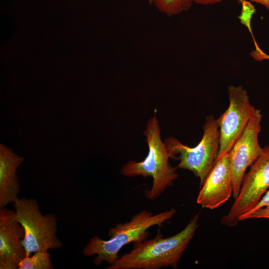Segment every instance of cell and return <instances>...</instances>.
I'll use <instances>...</instances> for the list:
<instances>
[{
  "instance_id": "1",
  "label": "cell",
  "mask_w": 269,
  "mask_h": 269,
  "mask_svg": "<svg viewBox=\"0 0 269 269\" xmlns=\"http://www.w3.org/2000/svg\"><path fill=\"white\" fill-rule=\"evenodd\" d=\"M199 213L195 215L185 227L175 235L163 238L158 231L156 236L134 243L133 249L119 258L107 269H176L187 246L193 238L199 224Z\"/></svg>"
},
{
  "instance_id": "2",
  "label": "cell",
  "mask_w": 269,
  "mask_h": 269,
  "mask_svg": "<svg viewBox=\"0 0 269 269\" xmlns=\"http://www.w3.org/2000/svg\"><path fill=\"white\" fill-rule=\"evenodd\" d=\"M176 212V210L173 208L155 215L143 210L134 215L129 222L120 223L109 228V240H104L96 235L93 236L83 249L84 256L96 255L93 260L96 266L100 265L103 262L112 265L119 258V252L124 246L146 240L149 234V228L161 226L171 219Z\"/></svg>"
},
{
  "instance_id": "3",
  "label": "cell",
  "mask_w": 269,
  "mask_h": 269,
  "mask_svg": "<svg viewBox=\"0 0 269 269\" xmlns=\"http://www.w3.org/2000/svg\"><path fill=\"white\" fill-rule=\"evenodd\" d=\"M143 135L148 145L147 156L141 161H129L122 166L121 173L127 177H151V188L145 191V195L149 200H155L173 184L178 175L176 172L177 167H173L169 161L170 156L161 140L155 113L148 120Z\"/></svg>"
},
{
  "instance_id": "4",
  "label": "cell",
  "mask_w": 269,
  "mask_h": 269,
  "mask_svg": "<svg viewBox=\"0 0 269 269\" xmlns=\"http://www.w3.org/2000/svg\"><path fill=\"white\" fill-rule=\"evenodd\" d=\"M203 134L200 142L194 147L182 143L174 137L165 139L170 158L180 162L177 168L192 171L200 179V187L213 167L220 149V131L217 119L213 115L206 118Z\"/></svg>"
},
{
  "instance_id": "5",
  "label": "cell",
  "mask_w": 269,
  "mask_h": 269,
  "mask_svg": "<svg viewBox=\"0 0 269 269\" xmlns=\"http://www.w3.org/2000/svg\"><path fill=\"white\" fill-rule=\"evenodd\" d=\"M13 205L16 219L24 228L21 243L26 256L62 248L63 243L56 236L57 219L54 215H43L34 199L18 198Z\"/></svg>"
},
{
  "instance_id": "6",
  "label": "cell",
  "mask_w": 269,
  "mask_h": 269,
  "mask_svg": "<svg viewBox=\"0 0 269 269\" xmlns=\"http://www.w3.org/2000/svg\"><path fill=\"white\" fill-rule=\"evenodd\" d=\"M269 187V146L263 147L260 155L245 174L240 191L228 213L220 220L223 225L236 226L239 218L251 211Z\"/></svg>"
},
{
  "instance_id": "7",
  "label": "cell",
  "mask_w": 269,
  "mask_h": 269,
  "mask_svg": "<svg viewBox=\"0 0 269 269\" xmlns=\"http://www.w3.org/2000/svg\"><path fill=\"white\" fill-rule=\"evenodd\" d=\"M228 92L229 107L217 119L220 131L217 159L230 152L257 109L251 103L247 91L242 86L231 85Z\"/></svg>"
},
{
  "instance_id": "8",
  "label": "cell",
  "mask_w": 269,
  "mask_h": 269,
  "mask_svg": "<svg viewBox=\"0 0 269 269\" xmlns=\"http://www.w3.org/2000/svg\"><path fill=\"white\" fill-rule=\"evenodd\" d=\"M262 118L261 110L256 109L254 115L228 153L235 200L239 194L247 168L253 164L263 151V147L259 142Z\"/></svg>"
},
{
  "instance_id": "9",
  "label": "cell",
  "mask_w": 269,
  "mask_h": 269,
  "mask_svg": "<svg viewBox=\"0 0 269 269\" xmlns=\"http://www.w3.org/2000/svg\"><path fill=\"white\" fill-rule=\"evenodd\" d=\"M24 228L17 220L15 210L0 208V269H16L26 256L21 241Z\"/></svg>"
},
{
  "instance_id": "10",
  "label": "cell",
  "mask_w": 269,
  "mask_h": 269,
  "mask_svg": "<svg viewBox=\"0 0 269 269\" xmlns=\"http://www.w3.org/2000/svg\"><path fill=\"white\" fill-rule=\"evenodd\" d=\"M201 188L196 202L203 208L214 209L229 200L233 184L228 153L216 160Z\"/></svg>"
},
{
  "instance_id": "11",
  "label": "cell",
  "mask_w": 269,
  "mask_h": 269,
  "mask_svg": "<svg viewBox=\"0 0 269 269\" xmlns=\"http://www.w3.org/2000/svg\"><path fill=\"white\" fill-rule=\"evenodd\" d=\"M23 160L7 146L0 144V208L18 198L20 184L16 172Z\"/></svg>"
},
{
  "instance_id": "12",
  "label": "cell",
  "mask_w": 269,
  "mask_h": 269,
  "mask_svg": "<svg viewBox=\"0 0 269 269\" xmlns=\"http://www.w3.org/2000/svg\"><path fill=\"white\" fill-rule=\"evenodd\" d=\"M153 3L157 9L166 15L171 16L186 11L193 4L192 0H148Z\"/></svg>"
},
{
  "instance_id": "13",
  "label": "cell",
  "mask_w": 269,
  "mask_h": 269,
  "mask_svg": "<svg viewBox=\"0 0 269 269\" xmlns=\"http://www.w3.org/2000/svg\"><path fill=\"white\" fill-rule=\"evenodd\" d=\"M50 255L47 251L34 252L26 256L18 265V269H53Z\"/></svg>"
},
{
  "instance_id": "14",
  "label": "cell",
  "mask_w": 269,
  "mask_h": 269,
  "mask_svg": "<svg viewBox=\"0 0 269 269\" xmlns=\"http://www.w3.org/2000/svg\"><path fill=\"white\" fill-rule=\"evenodd\" d=\"M241 4H242V8L239 18L241 19V22L247 25L251 32L250 21L252 15L256 12V9L250 2L246 0H244Z\"/></svg>"
},
{
  "instance_id": "15",
  "label": "cell",
  "mask_w": 269,
  "mask_h": 269,
  "mask_svg": "<svg viewBox=\"0 0 269 269\" xmlns=\"http://www.w3.org/2000/svg\"><path fill=\"white\" fill-rule=\"evenodd\" d=\"M264 218L269 220V207H262L249 212L239 218V221L250 219Z\"/></svg>"
},
{
  "instance_id": "16",
  "label": "cell",
  "mask_w": 269,
  "mask_h": 269,
  "mask_svg": "<svg viewBox=\"0 0 269 269\" xmlns=\"http://www.w3.org/2000/svg\"><path fill=\"white\" fill-rule=\"evenodd\" d=\"M262 207H269V191H268L265 194V195L262 197L258 204L250 211H254Z\"/></svg>"
},
{
  "instance_id": "17",
  "label": "cell",
  "mask_w": 269,
  "mask_h": 269,
  "mask_svg": "<svg viewBox=\"0 0 269 269\" xmlns=\"http://www.w3.org/2000/svg\"><path fill=\"white\" fill-rule=\"evenodd\" d=\"M196 3L203 5L213 4L216 3L220 2L222 0H192ZM239 3H242L245 0H237Z\"/></svg>"
},
{
  "instance_id": "18",
  "label": "cell",
  "mask_w": 269,
  "mask_h": 269,
  "mask_svg": "<svg viewBox=\"0 0 269 269\" xmlns=\"http://www.w3.org/2000/svg\"><path fill=\"white\" fill-rule=\"evenodd\" d=\"M252 1L260 3L269 10V0H250Z\"/></svg>"
},
{
  "instance_id": "19",
  "label": "cell",
  "mask_w": 269,
  "mask_h": 269,
  "mask_svg": "<svg viewBox=\"0 0 269 269\" xmlns=\"http://www.w3.org/2000/svg\"><path fill=\"white\" fill-rule=\"evenodd\" d=\"M266 57H269V56H266Z\"/></svg>"
}]
</instances>
